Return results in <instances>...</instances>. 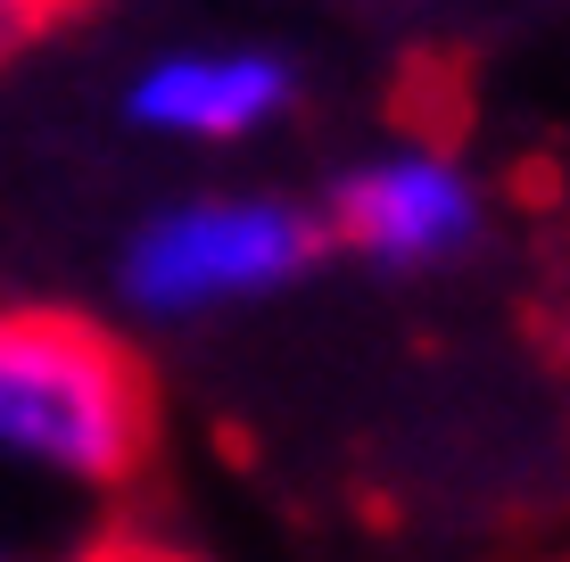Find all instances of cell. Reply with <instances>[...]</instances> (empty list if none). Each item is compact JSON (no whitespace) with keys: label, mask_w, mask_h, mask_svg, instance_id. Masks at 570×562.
<instances>
[{"label":"cell","mask_w":570,"mask_h":562,"mask_svg":"<svg viewBox=\"0 0 570 562\" xmlns=\"http://www.w3.org/2000/svg\"><path fill=\"white\" fill-rule=\"evenodd\" d=\"M0 562H17V554H0Z\"/></svg>","instance_id":"obj_8"},{"label":"cell","mask_w":570,"mask_h":562,"mask_svg":"<svg viewBox=\"0 0 570 562\" xmlns=\"http://www.w3.org/2000/svg\"><path fill=\"white\" fill-rule=\"evenodd\" d=\"M100 562H157V554H132V546H125V554H100Z\"/></svg>","instance_id":"obj_7"},{"label":"cell","mask_w":570,"mask_h":562,"mask_svg":"<svg viewBox=\"0 0 570 562\" xmlns=\"http://www.w3.org/2000/svg\"><path fill=\"white\" fill-rule=\"evenodd\" d=\"M331 231L372 265H439L480 240V190L446 149H389L331 183Z\"/></svg>","instance_id":"obj_3"},{"label":"cell","mask_w":570,"mask_h":562,"mask_svg":"<svg viewBox=\"0 0 570 562\" xmlns=\"http://www.w3.org/2000/svg\"><path fill=\"white\" fill-rule=\"evenodd\" d=\"M125 108L166 141H248L289 108V67L265 50H174L132 83Z\"/></svg>","instance_id":"obj_4"},{"label":"cell","mask_w":570,"mask_h":562,"mask_svg":"<svg viewBox=\"0 0 570 562\" xmlns=\"http://www.w3.org/2000/svg\"><path fill=\"white\" fill-rule=\"evenodd\" d=\"M58 9H67V0H26V17H33V26H42V17H58Z\"/></svg>","instance_id":"obj_6"},{"label":"cell","mask_w":570,"mask_h":562,"mask_svg":"<svg viewBox=\"0 0 570 562\" xmlns=\"http://www.w3.org/2000/svg\"><path fill=\"white\" fill-rule=\"evenodd\" d=\"M26 26H33V17H26V0H0V50H9Z\"/></svg>","instance_id":"obj_5"},{"label":"cell","mask_w":570,"mask_h":562,"mask_svg":"<svg viewBox=\"0 0 570 562\" xmlns=\"http://www.w3.org/2000/svg\"><path fill=\"white\" fill-rule=\"evenodd\" d=\"M149 447V381L83 315H0V463L116 489Z\"/></svg>","instance_id":"obj_1"},{"label":"cell","mask_w":570,"mask_h":562,"mask_svg":"<svg viewBox=\"0 0 570 562\" xmlns=\"http://www.w3.org/2000/svg\"><path fill=\"white\" fill-rule=\"evenodd\" d=\"M323 224L289 199H183L125 240V298L141 315H215L240 298H273L314 265Z\"/></svg>","instance_id":"obj_2"}]
</instances>
